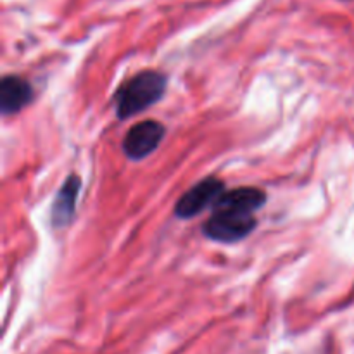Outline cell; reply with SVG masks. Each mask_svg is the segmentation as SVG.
Instances as JSON below:
<instances>
[{
	"label": "cell",
	"instance_id": "obj_6",
	"mask_svg": "<svg viewBox=\"0 0 354 354\" xmlns=\"http://www.w3.org/2000/svg\"><path fill=\"white\" fill-rule=\"evenodd\" d=\"M35 90L28 80L17 75L3 76L0 82V111L3 116L16 114L33 102Z\"/></svg>",
	"mask_w": 354,
	"mask_h": 354
},
{
	"label": "cell",
	"instance_id": "obj_5",
	"mask_svg": "<svg viewBox=\"0 0 354 354\" xmlns=\"http://www.w3.org/2000/svg\"><path fill=\"white\" fill-rule=\"evenodd\" d=\"M80 190H82V178L78 175H69L64 180L62 187L55 196L50 209L52 227L61 230L71 225L76 214V203H78Z\"/></svg>",
	"mask_w": 354,
	"mask_h": 354
},
{
	"label": "cell",
	"instance_id": "obj_4",
	"mask_svg": "<svg viewBox=\"0 0 354 354\" xmlns=\"http://www.w3.org/2000/svg\"><path fill=\"white\" fill-rule=\"evenodd\" d=\"M223 192V180L216 178V176L203 178L180 197L178 203L175 204V216L180 220H190V218L199 216L207 207H213V204Z\"/></svg>",
	"mask_w": 354,
	"mask_h": 354
},
{
	"label": "cell",
	"instance_id": "obj_3",
	"mask_svg": "<svg viewBox=\"0 0 354 354\" xmlns=\"http://www.w3.org/2000/svg\"><path fill=\"white\" fill-rule=\"evenodd\" d=\"M166 137V127L161 121L145 120L133 124L123 138V154L130 161H144L152 154Z\"/></svg>",
	"mask_w": 354,
	"mask_h": 354
},
{
	"label": "cell",
	"instance_id": "obj_1",
	"mask_svg": "<svg viewBox=\"0 0 354 354\" xmlns=\"http://www.w3.org/2000/svg\"><path fill=\"white\" fill-rule=\"evenodd\" d=\"M168 78L156 69H144L116 90L114 107L120 120H130L158 104L165 97Z\"/></svg>",
	"mask_w": 354,
	"mask_h": 354
},
{
	"label": "cell",
	"instance_id": "obj_2",
	"mask_svg": "<svg viewBox=\"0 0 354 354\" xmlns=\"http://www.w3.org/2000/svg\"><path fill=\"white\" fill-rule=\"evenodd\" d=\"M258 227L254 214L234 209H211V216L203 223V235L218 244H237L248 239Z\"/></svg>",
	"mask_w": 354,
	"mask_h": 354
},
{
	"label": "cell",
	"instance_id": "obj_7",
	"mask_svg": "<svg viewBox=\"0 0 354 354\" xmlns=\"http://www.w3.org/2000/svg\"><path fill=\"white\" fill-rule=\"evenodd\" d=\"M266 203V192L258 187H237L225 190L211 209H234L241 213L254 214Z\"/></svg>",
	"mask_w": 354,
	"mask_h": 354
}]
</instances>
